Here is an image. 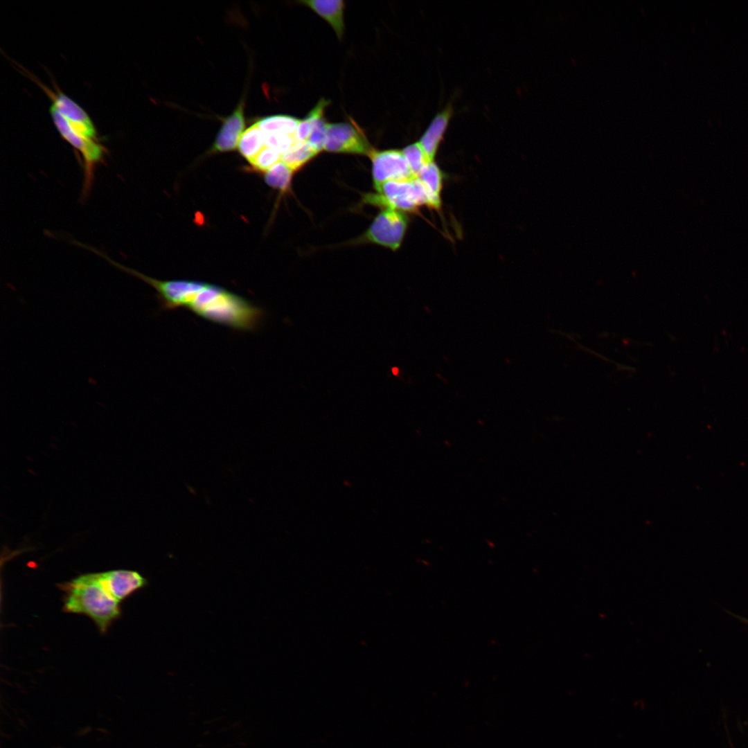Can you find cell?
I'll return each instance as SVG.
<instances>
[{
    "instance_id": "6da1fadb",
    "label": "cell",
    "mask_w": 748,
    "mask_h": 748,
    "mask_svg": "<svg viewBox=\"0 0 748 748\" xmlns=\"http://www.w3.org/2000/svg\"><path fill=\"white\" fill-rule=\"evenodd\" d=\"M186 308L211 322L239 330L251 329L258 316L257 307L245 299L207 283L193 296Z\"/></svg>"
},
{
    "instance_id": "4fadbf2b",
    "label": "cell",
    "mask_w": 748,
    "mask_h": 748,
    "mask_svg": "<svg viewBox=\"0 0 748 748\" xmlns=\"http://www.w3.org/2000/svg\"><path fill=\"white\" fill-rule=\"evenodd\" d=\"M328 103L324 98L321 99L308 114L312 122L308 142L318 152L324 150L328 124L324 118V110Z\"/></svg>"
},
{
    "instance_id": "d6986e66",
    "label": "cell",
    "mask_w": 748,
    "mask_h": 748,
    "mask_svg": "<svg viewBox=\"0 0 748 748\" xmlns=\"http://www.w3.org/2000/svg\"><path fill=\"white\" fill-rule=\"evenodd\" d=\"M402 152L413 175L416 178H418L424 166L431 162L420 143H415L408 145L402 150Z\"/></svg>"
},
{
    "instance_id": "9a60e30c",
    "label": "cell",
    "mask_w": 748,
    "mask_h": 748,
    "mask_svg": "<svg viewBox=\"0 0 748 748\" xmlns=\"http://www.w3.org/2000/svg\"><path fill=\"white\" fill-rule=\"evenodd\" d=\"M296 118L287 115H274L260 118L257 124L265 134H286L296 135L300 123Z\"/></svg>"
},
{
    "instance_id": "7a4b0ae2",
    "label": "cell",
    "mask_w": 748,
    "mask_h": 748,
    "mask_svg": "<svg viewBox=\"0 0 748 748\" xmlns=\"http://www.w3.org/2000/svg\"><path fill=\"white\" fill-rule=\"evenodd\" d=\"M61 587L65 592L64 611L88 616L101 632L120 615L119 602L103 588L98 573L82 575Z\"/></svg>"
},
{
    "instance_id": "44dd1931",
    "label": "cell",
    "mask_w": 748,
    "mask_h": 748,
    "mask_svg": "<svg viewBox=\"0 0 748 748\" xmlns=\"http://www.w3.org/2000/svg\"><path fill=\"white\" fill-rule=\"evenodd\" d=\"M281 157L282 154L276 150L265 146L251 163L256 170L266 172L274 165L280 161Z\"/></svg>"
},
{
    "instance_id": "ffe728a7",
    "label": "cell",
    "mask_w": 748,
    "mask_h": 748,
    "mask_svg": "<svg viewBox=\"0 0 748 748\" xmlns=\"http://www.w3.org/2000/svg\"><path fill=\"white\" fill-rule=\"evenodd\" d=\"M265 146L271 148L280 154L287 152L296 143V135L286 134H263Z\"/></svg>"
},
{
    "instance_id": "7402d4cb",
    "label": "cell",
    "mask_w": 748,
    "mask_h": 748,
    "mask_svg": "<svg viewBox=\"0 0 748 748\" xmlns=\"http://www.w3.org/2000/svg\"><path fill=\"white\" fill-rule=\"evenodd\" d=\"M392 373L393 375H397L399 373V369L397 367L392 368Z\"/></svg>"
},
{
    "instance_id": "ba28073f",
    "label": "cell",
    "mask_w": 748,
    "mask_h": 748,
    "mask_svg": "<svg viewBox=\"0 0 748 748\" xmlns=\"http://www.w3.org/2000/svg\"><path fill=\"white\" fill-rule=\"evenodd\" d=\"M370 157L375 187L389 181H411L416 179L402 151L374 150Z\"/></svg>"
},
{
    "instance_id": "277c9868",
    "label": "cell",
    "mask_w": 748,
    "mask_h": 748,
    "mask_svg": "<svg viewBox=\"0 0 748 748\" xmlns=\"http://www.w3.org/2000/svg\"><path fill=\"white\" fill-rule=\"evenodd\" d=\"M50 114L61 137L82 157L84 172V190H88L92 182L95 167L103 161L106 148L98 139L85 137L74 130L52 105L50 107Z\"/></svg>"
},
{
    "instance_id": "52a82bcc",
    "label": "cell",
    "mask_w": 748,
    "mask_h": 748,
    "mask_svg": "<svg viewBox=\"0 0 748 748\" xmlns=\"http://www.w3.org/2000/svg\"><path fill=\"white\" fill-rule=\"evenodd\" d=\"M406 228L407 220L400 211L386 208L373 220L364 238L395 250L402 242Z\"/></svg>"
},
{
    "instance_id": "2e32d148",
    "label": "cell",
    "mask_w": 748,
    "mask_h": 748,
    "mask_svg": "<svg viewBox=\"0 0 748 748\" xmlns=\"http://www.w3.org/2000/svg\"><path fill=\"white\" fill-rule=\"evenodd\" d=\"M418 179L430 196L431 207L438 208L440 205L439 193L441 188V173L438 166L433 161L429 162L422 169Z\"/></svg>"
},
{
    "instance_id": "8992f818",
    "label": "cell",
    "mask_w": 748,
    "mask_h": 748,
    "mask_svg": "<svg viewBox=\"0 0 748 748\" xmlns=\"http://www.w3.org/2000/svg\"><path fill=\"white\" fill-rule=\"evenodd\" d=\"M324 150L368 156L374 151L361 129L348 123L328 124Z\"/></svg>"
},
{
    "instance_id": "3957f363",
    "label": "cell",
    "mask_w": 748,
    "mask_h": 748,
    "mask_svg": "<svg viewBox=\"0 0 748 748\" xmlns=\"http://www.w3.org/2000/svg\"><path fill=\"white\" fill-rule=\"evenodd\" d=\"M377 193L365 197V202L397 211H412L422 204L430 206L429 195L416 178L411 181H389L375 187Z\"/></svg>"
},
{
    "instance_id": "ac0fdd59",
    "label": "cell",
    "mask_w": 748,
    "mask_h": 748,
    "mask_svg": "<svg viewBox=\"0 0 748 748\" xmlns=\"http://www.w3.org/2000/svg\"><path fill=\"white\" fill-rule=\"evenodd\" d=\"M293 172L280 161L265 172V181L274 188L285 191L290 187Z\"/></svg>"
},
{
    "instance_id": "9c48e42d",
    "label": "cell",
    "mask_w": 748,
    "mask_h": 748,
    "mask_svg": "<svg viewBox=\"0 0 748 748\" xmlns=\"http://www.w3.org/2000/svg\"><path fill=\"white\" fill-rule=\"evenodd\" d=\"M103 588L120 602L133 592L144 587L148 581L141 573L130 570H112L98 573Z\"/></svg>"
},
{
    "instance_id": "30bf717a",
    "label": "cell",
    "mask_w": 748,
    "mask_h": 748,
    "mask_svg": "<svg viewBox=\"0 0 748 748\" xmlns=\"http://www.w3.org/2000/svg\"><path fill=\"white\" fill-rule=\"evenodd\" d=\"M244 128V103L240 101L233 113L223 121L212 150L227 152L236 148Z\"/></svg>"
},
{
    "instance_id": "5b68a950",
    "label": "cell",
    "mask_w": 748,
    "mask_h": 748,
    "mask_svg": "<svg viewBox=\"0 0 748 748\" xmlns=\"http://www.w3.org/2000/svg\"><path fill=\"white\" fill-rule=\"evenodd\" d=\"M24 72L49 97L52 102L51 105L66 120L74 130L85 137L98 139L96 127L83 108L58 88L55 92L42 84L30 72L26 70H24Z\"/></svg>"
},
{
    "instance_id": "5bb4252c",
    "label": "cell",
    "mask_w": 748,
    "mask_h": 748,
    "mask_svg": "<svg viewBox=\"0 0 748 748\" xmlns=\"http://www.w3.org/2000/svg\"><path fill=\"white\" fill-rule=\"evenodd\" d=\"M238 147L241 155L250 163L265 147L264 134L257 123H253L242 133Z\"/></svg>"
},
{
    "instance_id": "7c38bea8",
    "label": "cell",
    "mask_w": 748,
    "mask_h": 748,
    "mask_svg": "<svg viewBox=\"0 0 748 748\" xmlns=\"http://www.w3.org/2000/svg\"><path fill=\"white\" fill-rule=\"evenodd\" d=\"M451 110L447 108L438 114L422 136L420 144L430 161H433L438 145L447 127Z\"/></svg>"
},
{
    "instance_id": "e0dca14e",
    "label": "cell",
    "mask_w": 748,
    "mask_h": 748,
    "mask_svg": "<svg viewBox=\"0 0 748 748\" xmlns=\"http://www.w3.org/2000/svg\"><path fill=\"white\" fill-rule=\"evenodd\" d=\"M319 152L309 143L298 142L287 152L282 154L283 161L293 172L299 170Z\"/></svg>"
},
{
    "instance_id": "8fae6325",
    "label": "cell",
    "mask_w": 748,
    "mask_h": 748,
    "mask_svg": "<svg viewBox=\"0 0 748 748\" xmlns=\"http://www.w3.org/2000/svg\"><path fill=\"white\" fill-rule=\"evenodd\" d=\"M304 3L328 22L337 37L341 38L344 29V2L341 0H308Z\"/></svg>"
}]
</instances>
